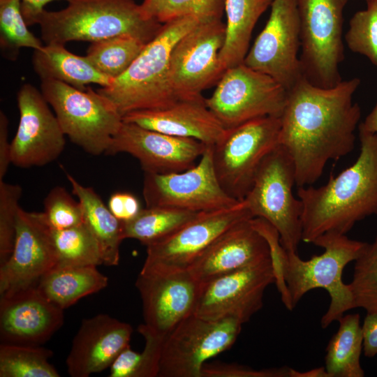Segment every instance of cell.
Wrapping results in <instances>:
<instances>
[{
	"instance_id": "obj_1",
	"label": "cell",
	"mask_w": 377,
	"mask_h": 377,
	"mask_svg": "<svg viewBox=\"0 0 377 377\" xmlns=\"http://www.w3.org/2000/svg\"><path fill=\"white\" fill-rule=\"evenodd\" d=\"M360 82L353 77L323 88L302 77L287 91L279 144L293 161L297 187L314 184L329 161L353 150L361 110L353 96Z\"/></svg>"
},
{
	"instance_id": "obj_30",
	"label": "cell",
	"mask_w": 377,
	"mask_h": 377,
	"mask_svg": "<svg viewBox=\"0 0 377 377\" xmlns=\"http://www.w3.org/2000/svg\"><path fill=\"white\" fill-rule=\"evenodd\" d=\"M198 213L167 207H146L135 218L123 223L124 237L137 239L147 246L170 236Z\"/></svg>"
},
{
	"instance_id": "obj_7",
	"label": "cell",
	"mask_w": 377,
	"mask_h": 377,
	"mask_svg": "<svg viewBox=\"0 0 377 377\" xmlns=\"http://www.w3.org/2000/svg\"><path fill=\"white\" fill-rule=\"evenodd\" d=\"M295 183L293 161L279 144L263 160L242 201L253 218L265 219L277 230L286 251L297 253L302 237L303 205L293 195Z\"/></svg>"
},
{
	"instance_id": "obj_25",
	"label": "cell",
	"mask_w": 377,
	"mask_h": 377,
	"mask_svg": "<svg viewBox=\"0 0 377 377\" xmlns=\"http://www.w3.org/2000/svg\"><path fill=\"white\" fill-rule=\"evenodd\" d=\"M32 64L40 80H58L80 89L89 84L107 87L113 81L97 70L86 56L76 55L61 44H45L35 50Z\"/></svg>"
},
{
	"instance_id": "obj_49",
	"label": "cell",
	"mask_w": 377,
	"mask_h": 377,
	"mask_svg": "<svg viewBox=\"0 0 377 377\" xmlns=\"http://www.w3.org/2000/svg\"><path fill=\"white\" fill-rule=\"evenodd\" d=\"M365 1H366V2H367V1H371V0H365Z\"/></svg>"
},
{
	"instance_id": "obj_9",
	"label": "cell",
	"mask_w": 377,
	"mask_h": 377,
	"mask_svg": "<svg viewBox=\"0 0 377 377\" xmlns=\"http://www.w3.org/2000/svg\"><path fill=\"white\" fill-rule=\"evenodd\" d=\"M281 117L267 116L227 129L213 145V164L225 192L242 201L265 158L279 145Z\"/></svg>"
},
{
	"instance_id": "obj_41",
	"label": "cell",
	"mask_w": 377,
	"mask_h": 377,
	"mask_svg": "<svg viewBox=\"0 0 377 377\" xmlns=\"http://www.w3.org/2000/svg\"><path fill=\"white\" fill-rule=\"evenodd\" d=\"M291 370L287 367L258 370L233 363L206 362L202 377H290Z\"/></svg>"
},
{
	"instance_id": "obj_18",
	"label": "cell",
	"mask_w": 377,
	"mask_h": 377,
	"mask_svg": "<svg viewBox=\"0 0 377 377\" xmlns=\"http://www.w3.org/2000/svg\"><path fill=\"white\" fill-rule=\"evenodd\" d=\"M41 91L31 84L17 93L20 120L11 141V163L18 168L44 166L55 161L66 145L65 134Z\"/></svg>"
},
{
	"instance_id": "obj_35",
	"label": "cell",
	"mask_w": 377,
	"mask_h": 377,
	"mask_svg": "<svg viewBox=\"0 0 377 377\" xmlns=\"http://www.w3.org/2000/svg\"><path fill=\"white\" fill-rule=\"evenodd\" d=\"M27 27L21 0H0V46L7 59H15L21 48L35 50L44 45Z\"/></svg>"
},
{
	"instance_id": "obj_24",
	"label": "cell",
	"mask_w": 377,
	"mask_h": 377,
	"mask_svg": "<svg viewBox=\"0 0 377 377\" xmlns=\"http://www.w3.org/2000/svg\"><path fill=\"white\" fill-rule=\"evenodd\" d=\"M205 98L179 101L163 109L132 112L124 115L123 121L214 145L224 136L227 129L207 108Z\"/></svg>"
},
{
	"instance_id": "obj_11",
	"label": "cell",
	"mask_w": 377,
	"mask_h": 377,
	"mask_svg": "<svg viewBox=\"0 0 377 377\" xmlns=\"http://www.w3.org/2000/svg\"><path fill=\"white\" fill-rule=\"evenodd\" d=\"M242 325L232 318L189 316L164 338L158 377H202L203 365L232 347Z\"/></svg>"
},
{
	"instance_id": "obj_43",
	"label": "cell",
	"mask_w": 377,
	"mask_h": 377,
	"mask_svg": "<svg viewBox=\"0 0 377 377\" xmlns=\"http://www.w3.org/2000/svg\"><path fill=\"white\" fill-rule=\"evenodd\" d=\"M363 352L371 358L377 355V312L367 313L362 325Z\"/></svg>"
},
{
	"instance_id": "obj_48",
	"label": "cell",
	"mask_w": 377,
	"mask_h": 377,
	"mask_svg": "<svg viewBox=\"0 0 377 377\" xmlns=\"http://www.w3.org/2000/svg\"><path fill=\"white\" fill-rule=\"evenodd\" d=\"M290 377H329L325 367L316 368L307 371H299L292 369Z\"/></svg>"
},
{
	"instance_id": "obj_32",
	"label": "cell",
	"mask_w": 377,
	"mask_h": 377,
	"mask_svg": "<svg viewBox=\"0 0 377 377\" xmlns=\"http://www.w3.org/2000/svg\"><path fill=\"white\" fill-rule=\"evenodd\" d=\"M146 44L131 36L114 37L91 43L86 57L97 70L114 80L130 67Z\"/></svg>"
},
{
	"instance_id": "obj_28",
	"label": "cell",
	"mask_w": 377,
	"mask_h": 377,
	"mask_svg": "<svg viewBox=\"0 0 377 377\" xmlns=\"http://www.w3.org/2000/svg\"><path fill=\"white\" fill-rule=\"evenodd\" d=\"M272 1L225 0L226 36L219 54L223 73L244 63L256 24Z\"/></svg>"
},
{
	"instance_id": "obj_10",
	"label": "cell",
	"mask_w": 377,
	"mask_h": 377,
	"mask_svg": "<svg viewBox=\"0 0 377 377\" xmlns=\"http://www.w3.org/2000/svg\"><path fill=\"white\" fill-rule=\"evenodd\" d=\"M286 98L287 91L281 84L243 63L223 73L205 102L230 129L260 117H281Z\"/></svg>"
},
{
	"instance_id": "obj_47",
	"label": "cell",
	"mask_w": 377,
	"mask_h": 377,
	"mask_svg": "<svg viewBox=\"0 0 377 377\" xmlns=\"http://www.w3.org/2000/svg\"><path fill=\"white\" fill-rule=\"evenodd\" d=\"M165 0H144L141 8L145 14L152 18H156L157 12Z\"/></svg>"
},
{
	"instance_id": "obj_31",
	"label": "cell",
	"mask_w": 377,
	"mask_h": 377,
	"mask_svg": "<svg viewBox=\"0 0 377 377\" xmlns=\"http://www.w3.org/2000/svg\"><path fill=\"white\" fill-rule=\"evenodd\" d=\"M53 352L39 346H0V377H59L50 362Z\"/></svg>"
},
{
	"instance_id": "obj_21",
	"label": "cell",
	"mask_w": 377,
	"mask_h": 377,
	"mask_svg": "<svg viewBox=\"0 0 377 377\" xmlns=\"http://www.w3.org/2000/svg\"><path fill=\"white\" fill-rule=\"evenodd\" d=\"M0 298V339L3 343L40 346L64 323V309L46 298L36 286Z\"/></svg>"
},
{
	"instance_id": "obj_26",
	"label": "cell",
	"mask_w": 377,
	"mask_h": 377,
	"mask_svg": "<svg viewBox=\"0 0 377 377\" xmlns=\"http://www.w3.org/2000/svg\"><path fill=\"white\" fill-rule=\"evenodd\" d=\"M73 193L80 201L84 223L96 239L102 256L103 264L115 266L119 262L120 245L124 239L123 222L117 219L93 188L80 184L66 172Z\"/></svg>"
},
{
	"instance_id": "obj_42",
	"label": "cell",
	"mask_w": 377,
	"mask_h": 377,
	"mask_svg": "<svg viewBox=\"0 0 377 377\" xmlns=\"http://www.w3.org/2000/svg\"><path fill=\"white\" fill-rule=\"evenodd\" d=\"M108 207L112 214L123 223L135 218L142 209L139 200L128 192H116L111 195Z\"/></svg>"
},
{
	"instance_id": "obj_38",
	"label": "cell",
	"mask_w": 377,
	"mask_h": 377,
	"mask_svg": "<svg viewBox=\"0 0 377 377\" xmlns=\"http://www.w3.org/2000/svg\"><path fill=\"white\" fill-rule=\"evenodd\" d=\"M45 219L53 230H64L84 223L82 207L67 190L55 186L44 200Z\"/></svg>"
},
{
	"instance_id": "obj_17",
	"label": "cell",
	"mask_w": 377,
	"mask_h": 377,
	"mask_svg": "<svg viewBox=\"0 0 377 377\" xmlns=\"http://www.w3.org/2000/svg\"><path fill=\"white\" fill-rule=\"evenodd\" d=\"M57 264L52 228L43 212L20 207L13 251L0 265V296L36 286Z\"/></svg>"
},
{
	"instance_id": "obj_40",
	"label": "cell",
	"mask_w": 377,
	"mask_h": 377,
	"mask_svg": "<svg viewBox=\"0 0 377 377\" xmlns=\"http://www.w3.org/2000/svg\"><path fill=\"white\" fill-rule=\"evenodd\" d=\"M224 6L225 0H165L156 18L162 24L185 16L200 22L221 19Z\"/></svg>"
},
{
	"instance_id": "obj_36",
	"label": "cell",
	"mask_w": 377,
	"mask_h": 377,
	"mask_svg": "<svg viewBox=\"0 0 377 377\" xmlns=\"http://www.w3.org/2000/svg\"><path fill=\"white\" fill-rule=\"evenodd\" d=\"M348 286L355 308H362L367 313L377 312V236L372 243H367L355 260L353 279Z\"/></svg>"
},
{
	"instance_id": "obj_29",
	"label": "cell",
	"mask_w": 377,
	"mask_h": 377,
	"mask_svg": "<svg viewBox=\"0 0 377 377\" xmlns=\"http://www.w3.org/2000/svg\"><path fill=\"white\" fill-rule=\"evenodd\" d=\"M339 327L330 340L325 357L329 377H363L360 364L363 336L358 313L343 315Z\"/></svg>"
},
{
	"instance_id": "obj_39",
	"label": "cell",
	"mask_w": 377,
	"mask_h": 377,
	"mask_svg": "<svg viewBox=\"0 0 377 377\" xmlns=\"http://www.w3.org/2000/svg\"><path fill=\"white\" fill-rule=\"evenodd\" d=\"M22 187L0 180V265L10 257L16 234V220Z\"/></svg>"
},
{
	"instance_id": "obj_3",
	"label": "cell",
	"mask_w": 377,
	"mask_h": 377,
	"mask_svg": "<svg viewBox=\"0 0 377 377\" xmlns=\"http://www.w3.org/2000/svg\"><path fill=\"white\" fill-rule=\"evenodd\" d=\"M66 8L44 10L38 24L45 44L91 43L121 36L150 42L163 24L147 17L133 0H68Z\"/></svg>"
},
{
	"instance_id": "obj_6",
	"label": "cell",
	"mask_w": 377,
	"mask_h": 377,
	"mask_svg": "<svg viewBox=\"0 0 377 377\" xmlns=\"http://www.w3.org/2000/svg\"><path fill=\"white\" fill-rule=\"evenodd\" d=\"M40 91L73 144L93 156L105 154L123 124L110 100L91 87L80 89L54 80H42Z\"/></svg>"
},
{
	"instance_id": "obj_27",
	"label": "cell",
	"mask_w": 377,
	"mask_h": 377,
	"mask_svg": "<svg viewBox=\"0 0 377 377\" xmlns=\"http://www.w3.org/2000/svg\"><path fill=\"white\" fill-rule=\"evenodd\" d=\"M96 267L57 265L41 277L36 287L50 302L64 310L108 286V277Z\"/></svg>"
},
{
	"instance_id": "obj_4",
	"label": "cell",
	"mask_w": 377,
	"mask_h": 377,
	"mask_svg": "<svg viewBox=\"0 0 377 377\" xmlns=\"http://www.w3.org/2000/svg\"><path fill=\"white\" fill-rule=\"evenodd\" d=\"M200 22L185 16L163 23L130 67L98 92L110 100L122 117L135 111L165 108L179 101L170 82L171 53L177 41Z\"/></svg>"
},
{
	"instance_id": "obj_20",
	"label": "cell",
	"mask_w": 377,
	"mask_h": 377,
	"mask_svg": "<svg viewBox=\"0 0 377 377\" xmlns=\"http://www.w3.org/2000/svg\"><path fill=\"white\" fill-rule=\"evenodd\" d=\"M207 146L195 139L173 136L123 121L105 154L127 153L139 161L144 172L168 174L195 165Z\"/></svg>"
},
{
	"instance_id": "obj_5",
	"label": "cell",
	"mask_w": 377,
	"mask_h": 377,
	"mask_svg": "<svg viewBox=\"0 0 377 377\" xmlns=\"http://www.w3.org/2000/svg\"><path fill=\"white\" fill-rule=\"evenodd\" d=\"M324 249L319 256L308 260L301 259L297 253L283 250L281 259L282 286L288 291L294 309L302 297L315 288H323L330 297V303L323 316L320 325L326 328L355 308L348 284L342 280L343 270L362 253L367 243L350 239L346 235L327 232L313 242Z\"/></svg>"
},
{
	"instance_id": "obj_22",
	"label": "cell",
	"mask_w": 377,
	"mask_h": 377,
	"mask_svg": "<svg viewBox=\"0 0 377 377\" xmlns=\"http://www.w3.org/2000/svg\"><path fill=\"white\" fill-rule=\"evenodd\" d=\"M252 219L225 231L189 266L188 271L199 283L272 261L269 244L253 226Z\"/></svg>"
},
{
	"instance_id": "obj_15",
	"label": "cell",
	"mask_w": 377,
	"mask_h": 377,
	"mask_svg": "<svg viewBox=\"0 0 377 377\" xmlns=\"http://www.w3.org/2000/svg\"><path fill=\"white\" fill-rule=\"evenodd\" d=\"M135 286L142 303L143 326L165 337L194 313L202 284L188 269L165 270L143 265Z\"/></svg>"
},
{
	"instance_id": "obj_14",
	"label": "cell",
	"mask_w": 377,
	"mask_h": 377,
	"mask_svg": "<svg viewBox=\"0 0 377 377\" xmlns=\"http://www.w3.org/2000/svg\"><path fill=\"white\" fill-rule=\"evenodd\" d=\"M300 47L297 0H273L269 19L244 64L272 77L288 91L303 77Z\"/></svg>"
},
{
	"instance_id": "obj_46",
	"label": "cell",
	"mask_w": 377,
	"mask_h": 377,
	"mask_svg": "<svg viewBox=\"0 0 377 377\" xmlns=\"http://www.w3.org/2000/svg\"><path fill=\"white\" fill-rule=\"evenodd\" d=\"M359 127L367 132L377 133V103Z\"/></svg>"
},
{
	"instance_id": "obj_23",
	"label": "cell",
	"mask_w": 377,
	"mask_h": 377,
	"mask_svg": "<svg viewBox=\"0 0 377 377\" xmlns=\"http://www.w3.org/2000/svg\"><path fill=\"white\" fill-rule=\"evenodd\" d=\"M133 327L108 314L82 320L66 364L72 377H88L110 367L129 346Z\"/></svg>"
},
{
	"instance_id": "obj_33",
	"label": "cell",
	"mask_w": 377,
	"mask_h": 377,
	"mask_svg": "<svg viewBox=\"0 0 377 377\" xmlns=\"http://www.w3.org/2000/svg\"><path fill=\"white\" fill-rule=\"evenodd\" d=\"M52 237L57 265L98 266L103 264L99 245L84 223L64 230L52 229Z\"/></svg>"
},
{
	"instance_id": "obj_12",
	"label": "cell",
	"mask_w": 377,
	"mask_h": 377,
	"mask_svg": "<svg viewBox=\"0 0 377 377\" xmlns=\"http://www.w3.org/2000/svg\"><path fill=\"white\" fill-rule=\"evenodd\" d=\"M213 145H207L199 163L179 172H144L146 207H167L193 212L232 207L241 201L222 188L214 168Z\"/></svg>"
},
{
	"instance_id": "obj_2",
	"label": "cell",
	"mask_w": 377,
	"mask_h": 377,
	"mask_svg": "<svg viewBox=\"0 0 377 377\" xmlns=\"http://www.w3.org/2000/svg\"><path fill=\"white\" fill-rule=\"evenodd\" d=\"M358 128L360 152L353 164L320 187H297L304 242L327 232L346 235L357 222L377 214V133Z\"/></svg>"
},
{
	"instance_id": "obj_37",
	"label": "cell",
	"mask_w": 377,
	"mask_h": 377,
	"mask_svg": "<svg viewBox=\"0 0 377 377\" xmlns=\"http://www.w3.org/2000/svg\"><path fill=\"white\" fill-rule=\"evenodd\" d=\"M345 40L351 51L377 66V0L367 1V8L350 18Z\"/></svg>"
},
{
	"instance_id": "obj_19",
	"label": "cell",
	"mask_w": 377,
	"mask_h": 377,
	"mask_svg": "<svg viewBox=\"0 0 377 377\" xmlns=\"http://www.w3.org/2000/svg\"><path fill=\"white\" fill-rule=\"evenodd\" d=\"M251 218L242 201L230 208L199 212L170 236L147 246L144 265L165 270L188 269L221 234Z\"/></svg>"
},
{
	"instance_id": "obj_8",
	"label": "cell",
	"mask_w": 377,
	"mask_h": 377,
	"mask_svg": "<svg viewBox=\"0 0 377 377\" xmlns=\"http://www.w3.org/2000/svg\"><path fill=\"white\" fill-rule=\"evenodd\" d=\"M349 0H297L302 72L312 84L329 88L342 81L343 10Z\"/></svg>"
},
{
	"instance_id": "obj_13",
	"label": "cell",
	"mask_w": 377,
	"mask_h": 377,
	"mask_svg": "<svg viewBox=\"0 0 377 377\" xmlns=\"http://www.w3.org/2000/svg\"><path fill=\"white\" fill-rule=\"evenodd\" d=\"M226 36L221 19L200 22L174 46L170 82L179 101L203 99L202 92L221 77L219 54Z\"/></svg>"
},
{
	"instance_id": "obj_45",
	"label": "cell",
	"mask_w": 377,
	"mask_h": 377,
	"mask_svg": "<svg viewBox=\"0 0 377 377\" xmlns=\"http://www.w3.org/2000/svg\"><path fill=\"white\" fill-rule=\"evenodd\" d=\"M59 0H21L22 12L28 26L38 24L45 10V6L52 1ZM68 1V0H64Z\"/></svg>"
},
{
	"instance_id": "obj_16",
	"label": "cell",
	"mask_w": 377,
	"mask_h": 377,
	"mask_svg": "<svg viewBox=\"0 0 377 377\" xmlns=\"http://www.w3.org/2000/svg\"><path fill=\"white\" fill-rule=\"evenodd\" d=\"M273 283L272 261L221 275L202 284L194 314L209 320L232 318L244 324L262 309L265 290Z\"/></svg>"
},
{
	"instance_id": "obj_34",
	"label": "cell",
	"mask_w": 377,
	"mask_h": 377,
	"mask_svg": "<svg viewBox=\"0 0 377 377\" xmlns=\"http://www.w3.org/2000/svg\"><path fill=\"white\" fill-rule=\"evenodd\" d=\"M138 331L145 339L141 353L125 348L110 367V377H158L165 337L156 335L140 325Z\"/></svg>"
},
{
	"instance_id": "obj_44",
	"label": "cell",
	"mask_w": 377,
	"mask_h": 377,
	"mask_svg": "<svg viewBox=\"0 0 377 377\" xmlns=\"http://www.w3.org/2000/svg\"><path fill=\"white\" fill-rule=\"evenodd\" d=\"M11 142H8V119L5 113L0 111V180H3L11 163Z\"/></svg>"
}]
</instances>
